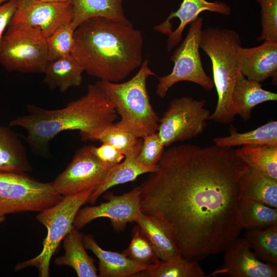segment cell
<instances>
[{
	"label": "cell",
	"mask_w": 277,
	"mask_h": 277,
	"mask_svg": "<svg viewBox=\"0 0 277 277\" xmlns=\"http://www.w3.org/2000/svg\"><path fill=\"white\" fill-rule=\"evenodd\" d=\"M248 166L232 147H170L137 186L141 211L168 227L182 257L199 261L218 254L243 229L241 179Z\"/></svg>",
	"instance_id": "obj_1"
},
{
	"label": "cell",
	"mask_w": 277,
	"mask_h": 277,
	"mask_svg": "<svg viewBox=\"0 0 277 277\" xmlns=\"http://www.w3.org/2000/svg\"><path fill=\"white\" fill-rule=\"evenodd\" d=\"M73 56L88 74L118 82L142 64L143 38L131 24L89 18L74 31Z\"/></svg>",
	"instance_id": "obj_2"
},
{
	"label": "cell",
	"mask_w": 277,
	"mask_h": 277,
	"mask_svg": "<svg viewBox=\"0 0 277 277\" xmlns=\"http://www.w3.org/2000/svg\"><path fill=\"white\" fill-rule=\"evenodd\" d=\"M28 114L9 123L27 132L25 140L32 150L43 154L56 135L66 130H78L81 140L94 141L107 127L114 123L117 114L102 90L95 84L88 87L86 94L58 109L26 105Z\"/></svg>",
	"instance_id": "obj_3"
},
{
	"label": "cell",
	"mask_w": 277,
	"mask_h": 277,
	"mask_svg": "<svg viewBox=\"0 0 277 277\" xmlns=\"http://www.w3.org/2000/svg\"><path fill=\"white\" fill-rule=\"evenodd\" d=\"M154 75L145 60L138 72L126 82L100 80L95 83L120 116L117 123L138 138L158 130L160 118L151 104L147 88L148 78Z\"/></svg>",
	"instance_id": "obj_4"
},
{
	"label": "cell",
	"mask_w": 277,
	"mask_h": 277,
	"mask_svg": "<svg viewBox=\"0 0 277 277\" xmlns=\"http://www.w3.org/2000/svg\"><path fill=\"white\" fill-rule=\"evenodd\" d=\"M241 45L240 35L233 30L210 27L202 31L200 48L211 62L213 82L217 94L215 109L208 120L227 124L234 119L231 95L240 72L236 53Z\"/></svg>",
	"instance_id": "obj_5"
},
{
	"label": "cell",
	"mask_w": 277,
	"mask_h": 277,
	"mask_svg": "<svg viewBox=\"0 0 277 277\" xmlns=\"http://www.w3.org/2000/svg\"><path fill=\"white\" fill-rule=\"evenodd\" d=\"M94 188H91L74 194L63 196L52 206L39 212L37 221L47 228V234L43 242L41 252L34 258L18 263L16 271L28 267L38 269L39 276H49L50 263L54 253L66 235L74 227L75 216L80 208L89 198Z\"/></svg>",
	"instance_id": "obj_6"
},
{
	"label": "cell",
	"mask_w": 277,
	"mask_h": 277,
	"mask_svg": "<svg viewBox=\"0 0 277 277\" xmlns=\"http://www.w3.org/2000/svg\"><path fill=\"white\" fill-rule=\"evenodd\" d=\"M48 62L47 38L40 28L9 24L0 49V64L6 70L44 73Z\"/></svg>",
	"instance_id": "obj_7"
},
{
	"label": "cell",
	"mask_w": 277,
	"mask_h": 277,
	"mask_svg": "<svg viewBox=\"0 0 277 277\" xmlns=\"http://www.w3.org/2000/svg\"><path fill=\"white\" fill-rule=\"evenodd\" d=\"M63 197L55 191L52 182H39L26 173L0 172V216L41 212Z\"/></svg>",
	"instance_id": "obj_8"
},
{
	"label": "cell",
	"mask_w": 277,
	"mask_h": 277,
	"mask_svg": "<svg viewBox=\"0 0 277 277\" xmlns=\"http://www.w3.org/2000/svg\"><path fill=\"white\" fill-rule=\"evenodd\" d=\"M202 26L203 18L199 17L190 24L185 39L171 57L174 63L171 72L157 77L156 93L160 97L164 98L174 84L183 81L196 84L207 91L213 88V80L203 68L199 52Z\"/></svg>",
	"instance_id": "obj_9"
},
{
	"label": "cell",
	"mask_w": 277,
	"mask_h": 277,
	"mask_svg": "<svg viewBox=\"0 0 277 277\" xmlns=\"http://www.w3.org/2000/svg\"><path fill=\"white\" fill-rule=\"evenodd\" d=\"M206 101L189 96L172 100L160 118L158 135L165 147L202 134L210 115Z\"/></svg>",
	"instance_id": "obj_10"
},
{
	"label": "cell",
	"mask_w": 277,
	"mask_h": 277,
	"mask_svg": "<svg viewBox=\"0 0 277 277\" xmlns=\"http://www.w3.org/2000/svg\"><path fill=\"white\" fill-rule=\"evenodd\" d=\"M116 165L102 162L92 153L91 145L84 146L52 182L53 188L62 196L95 189L104 182Z\"/></svg>",
	"instance_id": "obj_11"
},
{
	"label": "cell",
	"mask_w": 277,
	"mask_h": 277,
	"mask_svg": "<svg viewBox=\"0 0 277 277\" xmlns=\"http://www.w3.org/2000/svg\"><path fill=\"white\" fill-rule=\"evenodd\" d=\"M141 191L138 187L122 195L108 193L107 201L97 206H86L76 213L73 226L80 230L93 220L107 217L110 219L114 230H124L128 223L134 222L141 211Z\"/></svg>",
	"instance_id": "obj_12"
},
{
	"label": "cell",
	"mask_w": 277,
	"mask_h": 277,
	"mask_svg": "<svg viewBox=\"0 0 277 277\" xmlns=\"http://www.w3.org/2000/svg\"><path fill=\"white\" fill-rule=\"evenodd\" d=\"M71 3H51L38 0H17L10 24H25L39 28L46 38L72 23Z\"/></svg>",
	"instance_id": "obj_13"
},
{
	"label": "cell",
	"mask_w": 277,
	"mask_h": 277,
	"mask_svg": "<svg viewBox=\"0 0 277 277\" xmlns=\"http://www.w3.org/2000/svg\"><path fill=\"white\" fill-rule=\"evenodd\" d=\"M224 263L209 275L230 277H276L277 266L259 260L245 238H238L224 250Z\"/></svg>",
	"instance_id": "obj_14"
},
{
	"label": "cell",
	"mask_w": 277,
	"mask_h": 277,
	"mask_svg": "<svg viewBox=\"0 0 277 277\" xmlns=\"http://www.w3.org/2000/svg\"><path fill=\"white\" fill-rule=\"evenodd\" d=\"M204 11L224 15H229L231 12L230 7L223 2L183 0L176 11L171 12L166 20L154 28L156 31L168 35V51L179 44L186 27L197 19L199 14Z\"/></svg>",
	"instance_id": "obj_15"
},
{
	"label": "cell",
	"mask_w": 277,
	"mask_h": 277,
	"mask_svg": "<svg viewBox=\"0 0 277 277\" xmlns=\"http://www.w3.org/2000/svg\"><path fill=\"white\" fill-rule=\"evenodd\" d=\"M236 58L240 72L248 80L258 82L276 78L277 42H264L252 48L239 47Z\"/></svg>",
	"instance_id": "obj_16"
},
{
	"label": "cell",
	"mask_w": 277,
	"mask_h": 277,
	"mask_svg": "<svg viewBox=\"0 0 277 277\" xmlns=\"http://www.w3.org/2000/svg\"><path fill=\"white\" fill-rule=\"evenodd\" d=\"M83 239L85 248L98 259V276L129 277L150 268L136 263L123 253L103 249L91 234L83 235Z\"/></svg>",
	"instance_id": "obj_17"
},
{
	"label": "cell",
	"mask_w": 277,
	"mask_h": 277,
	"mask_svg": "<svg viewBox=\"0 0 277 277\" xmlns=\"http://www.w3.org/2000/svg\"><path fill=\"white\" fill-rule=\"evenodd\" d=\"M277 94L262 88L260 82L246 78L240 72L231 95L234 111L244 121L251 117L253 108L268 101H276Z\"/></svg>",
	"instance_id": "obj_18"
},
{
	"label": "cell",
	"mask_w": 277,
	"mask_h": 277,
	"mask_svg": "<svg viewBox=\"0 0 277 277\" xmlns=\"http://www.w3.org/2000/svg\"><path fill=\"white\" fill-rule=\"evenodd\" d=\"M134 222L149 240L160 260L181 256L171 232L160 219L140 211Z\"/></svg>",
	"instance_id": "obj_19"
},
{
	"label": "cell",
	"mask_w": 277,
	"mask_h": 277,
	"mask_svg": "<svg viewBox=\"0 0 277 277\" xmlns=\"http://www.w3.org/2000/svg\"><path fill=\"white\" fill-rule=\"evenodd\" d=\"M83 238V234L74 227L63 240L64 255L56 258L54 263L72 268L78 277L98 276L94 260L87 253Z\"/></svg>",
	"instance_id": "obj_20"
},
{
	"label": "cell",
	"mask_w": 277,
	"mask_h": 277,
	"mask_svg": "<svg viewBox=\"0 0 277 277\" xmlns=\"http://www.w3.org/2000/svg\"><path fill=\"white\" fill-rule=\"evenodd\" d=\"M31 169L26 148L17 134L0 123V172L26 173Z\"/></svg>",
	"instance_id": "obj_21"
},
{
	"label": "cell",
	"mask_w": 277,
	"mask_h": 277,
	"mask_svg": "<svg viewBox=\"0 0 277 277\" xmlns=\"http://www.w3.org/2000/svg\"><path fill=\"white\" fill-rule=\"evenodd\" d=\"M124 0H71L73 17L71 26L74 30L85 21L96 17L131 24L125 16Z\"/></svg>",
	"instance_id": "obj_22"
},
{
	"label": "cell",
	"mask_w": 277,
	"mask_h": 277,
	"mask_svg": "<svg viewBox=\"0 0 277 277\" xmlns=\"http://www.w3.org/2000/svg\"><path fill=\"white\" fill-rule=\"evenodd\" d=\"M84 69L72 54L48 62L44 82L51 90L64 92L69 88L78 87L82 82Z\"/></svg>",
	"instance_id": "obj_23"
},
{
	"label": "cell",
	"mask_w": 277,
	"mask_h": 277,
	"mask_svg": "<svg viewBox=\"0 0 277 277\" xmlns=\"http://www.w3.org/2000/svg\"><path fill=\"white\" fill-rule=\"evenodd\" d=\"M241 186L242 198L277 208V179L249 166L241 177Z\"/></svg>",
	"instance_id": "obj_24"
},
{
	"label": "cell",
	"mask_w": 277,
	"mask_h": 277,
	"mask_svg": "<svg viewBox=\"0 0 277 277\" xmlns=\"http://www.w3.org/2000/svg\"><path fill=\"white\" fill-rule=\"evenodd\" d=\"M136 156L125 157L116 165L104 182L94 189L88 202L93 204L101 195L110 188L134 181L142 174L151 173L156 170L157 165L155 167H147L140 164L135 159Z\"/></svg>",
	"instance_id": "obj_25"
},
{
	"label": "cell",
	"mask_w": 277,
	"mask_h": 277,
	"mask_svg": "<svg viewBox=\"0 0 277 277\" xmlns=\"http://www.w3.org/2000/svg\"><path fill=\"white\" fill-rule=\"evenodd\" d=\"M230 134L213 139L215 145L224 147L244 145H277V122L271 121L244 133L230 130Z\"/></svg>",
	"instance_id": "obj_26"
},
{
	"label": "cell",
	"mask_w": 277,
	"mask_h": 277,
	"mask_svg": "<svg viewBox=\"0 0 277 277\" xmlns=\"http://www.w3.org/2000/svg\"><path fill=\"white\" fill-rule=\"evenodd\" d=\"M238 215L243 229H263L277 225V208L250 199H241Z\"/></svg>",
	"instance_id": "obj_27"
},
{
	"label": "cell",
	"mask_w": 277,
	"mask_h": 277,
	"mask_svg": "<svg viewBox=\"0 0 277 277\" xmlns=\"http://www.w3.org/2000/svg\"><path fill=\"white\" fill-rule=\"evenodd\" d=\"M136 275L150 277L207 276L198 261L187 260L181 256L167 260H160L150 269Z\"/></svg>",
	"instance_id": "obj_28"
},
{
	"label": "cell",
	"mask_w": 277,
	"mask_h": 277,
	"mask_svg": "<svg viewBox=\"0 0 277 277\" xmlns=\"http://www.w3.org/2000/svg\"><path fill=\"white\" fill-rule=\"evenodd\" d=\"M236 149L249 166L277 179V145H244Z\"/></svg>",
	"instance_id": "obj_29"
},
{
	"label": "cell",
	"mask_w": 277,
	"mask_h": 277,
	"mask_svg": "<svg viewBox=\"0 0 277 277\" xmlns=\"http://www.w3.org/2000/svg\"><path fill=\"white\" fill-rule=\"evenodd\" d=\"M244 238L259 260L277 266V225L263 229L248 230Z\"/></svg>",
	"instance_id": "obj_30"
},
{
	"label": "cell",
	"mask_w": 277,
	"mask_h": 277,
	"mask_svg": "<svg viewBox=\"0 0 277 277\" xmlns=\"http://www.w3.org/2000/svg\"><path fill=\"white\" fill-rule=\"evenodd\" d=\"M94 141L112 145L122 152L125 157L137 155L142 144V138L136 137L117 123L105 128Z\"/></svg>",
	"instance_id": "obj_31"
},
{
	"label": "cell",
	"mask_w": 277,
	"mask_h": 277,
	"mask_svg": "<svg viewBox=\"0 0 277 277\" xmlns=\"http://www.w3.org/2000/svg\"><path fill=\"white\" fill-rule=\"evenodd\" d=\"M123 253L136 263L150 268L160 260L151 243L137 225L133 229L130 243Z\"/></svg>",
	"instance_id": "obj_32"
},
{
	"label": "cell",
	"mask_w": 277,
	"mask_h": 277,
	"mask_svg": "<svg viewBox=\"0 0 277 277\" xmlns=\"http://www.w3.org/2000/svg\"><path fill=\"white\" fill-rule=\"evenodd\" d=\"M71 23L62 26L47 38L48 62L72 54L75 47Z\"/></svg>",
	"instance_id": "obj_33"
},
{
	"label": "cell",
	"mask_w": 277,
	"mask_h": 277,
	"mask_svg": "<svg viewBox=\"0 0 277 277\" xmlns=\"http://www.w3.org/2000/svg\"><path fill=\"white\" fill-rule=\"evenodd\" d=\"M261 6L262 31L258 41L277 42V0H256Z\"/></svg>",
	"instance_id": "obj_34"
},
{
	"label": "cell",
	"mask_w": 277,
	"mask_h": 277,
	"mask_svg": "<svg viewBox=\"0 0 277 277\" xmlns=\"http://www.w3.org/2000/svg\"><path fill=\"white\" fill-rule=\"evenodd\" d=\"M165 146L157 132L142 138V144L135 159L140 164L147 167H155L160 160Z\"/></svg>",
	"instance_id": "obj_35"
},
{
	"label": "cell",
	"mask_w": 277,
	"mask_h": 277,
	"mask_svg": "<svg viewBox=\"0 0 277 277\" xmlns=\"http://www.w3.org/2000/svg\"><path fill=\"white\" fill-rule=\"evenodd\" d=\"M91 151L97 159L106 164H118L125 158L122 152L108 143H102L100 146L91 145Z\"/></svg>",
	"instance_id": "obj_36"
},
{
	"label": "cell",
	"mask_w": 277,
	"mask_h": 277,
	"mask_svg": "<svg viewBox=\"0 0 277 277\" xmlns=\"http://www.w3.org/2000/svg\"><path fill=\"white\" fill-rule=\"evenodd\" d=\"M17 5V0H11L0 5V49L4 32L9 25Z\"/></svg>",
	"instance_id": "obj_37"
},
{
	"label": "cell",
	"mask_w": 277,
	"mask_h": 277,
	"mask_svg": "<svg viewBox=\"0 0 277 277\" xmlns=\"http://www.w3.org/2000/svg\"><path fill=\"white\" fill-rule=\"evenodd\" d=\"M42 2L51 3H71V0H38Z\"/></svg>",
	"instance_id": "obj_38"
},
{
	"label": "cell",
	"mask_w": 277,
	"mask_h": 277,
	"mask_svg": "<svg viewBox=\"0 0 277 277\" xmlns=\"http://www.w3.org/2000/svg\"><path fill=\"white\" fill-rule=\"evenodd\" d=\"M6 220L5 216H0V224L4 222Z\"/></svg>",
	"instance_id": "obj_39"
},
{
	"label": "cell",
	"mask_w": 277,
	"mask_h": 277,
	"mask_svg": "<svg viewBox=\"0 0 277 277\" xmlns=\"http://www.w3.org/2000/svg\"><path fill=\"white\" fill-rule=\"evenodd\" d=\"M9 1H11V0H0V5Z\"/></svg>",
	"instance_id": "obj_40"
}]
</instances>
